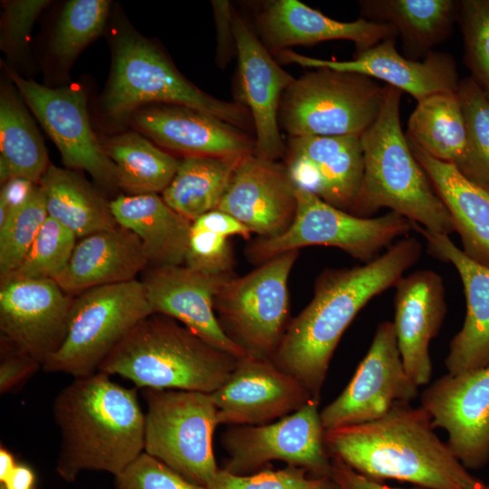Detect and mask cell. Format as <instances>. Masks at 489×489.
Here are the masks:
<instances>
[{
	"label": "cell",
	"instance_id": "f907efd6",
	"mask_svg": "<svg viewBox=\"0 0 489 489\" xmlns=\"http://www.w3.org/2000/svg\"><path fill=\"white\" fill-rule=\"evenodd\" d=\"M14 455L5 447L0 448V484H3L10 476L16 466Z\"/></svg>",
	"mask_w": 489,
	"mask_h": 489
},
{
	"label": "cell",
	"instance_id": "277c9868",
	"mask_svg": "<svg viewBox=\"0 0 489 489\" xmlns=\"http://www.w3.org/2000/svg\"><path fill=\"white\" fill-rule=\"evenodd\" d=\"M401 95L386 85L378 118L360 135L364 172L351 214L371 217L388 207L431 232L448 235L455 232L453 219L403 133Z\"/></svg>",
	"mask_w": 489,
	"mask_h": 489
},
{
	"label": "cell",
	"instance_id": "836d02e7",
	"mask_svg": "<svg viewBox=\"0 0 489 489\" xmlns=\"http://www.w3.org/2000/svg\"><path fill=\"white\" fill-rule=\"evenodd\" d=\"M101 145L116 167L118 187L128 195L162 193L179 165V160L138 132L108 138Z\"/></svg>",
	"mask_w": 489,
	"mask_h": 489
},
{
	"label": "cell",
	"instance_id": "7a4b0ae2",
	"mask_svg": "<svg viewBox=\"0 0 489 489\" xmlns=\"http://www.w3.org/2000/svg\"><path fill=\"white\" fill-rule=\"evenodd\" d=\"M410 403H396L374 421L325 430L329 454L376 481L394 479L425 489H483L485 484L439 439L430 415Z\"/></svg>",
	"mask_w": 489,
	"mask_h": 489
},
{
	"label": "cell",
	"instance_id": "83f0119b",
	"mask_svg": "<svg viewBox=\"0 0 489 489\" xmlns=\"http://www.w3.org/2000/svg\"><path fill=\"white\" fill-rule=\"evenodd\" d=\"M460 235L463 252L489 267V188L464 176L454 165L434 158L409 143Z\"/></svg>",
	"mask_w": 489,
	"mask_h": 489
},
{
	"label": "cell",
	"instance_id": "ba28073f",
	"mask_svg": "<svg viewBox=\"0 0 489 489\" xmlns=\"http://www.w3.org/2000/svg\"><path fill=\"white\" fill-rule=\"evenodd\" d=\"M151 314L141 280L82 292L74 297L62 345L43 369L74 379L94 374L127 335Z\"/></svg>",
	"mask_w": 489,
	"mask_h": 489
},
{
	"label": "cell",
	"instance_id": "52a82bcc",
	"mask_svg": "<svg viewBox=\"0 0 489 489\" xmlns=\"http://www.w3.org/2000/svg\"><path fill=\"white\" fill-rule=\"evenodd\" d=\"M386 92L372 78L315 68L283 94L279 121L291 137L360 136L378 118Z\"/></svg>",
	"mask_w": 489,
	"mask_h": 489
},
{
	"label": "cell",
	"instance_id": "4316f807",
	"mask_svg": "<svg viewBox=\"0 0 489 489\" xmlns=\"http://www.w3.org/2000/svg\"><path fill=\"white\" fill-rule=\"evenodd\" d=\"M149 264L139 238L118 225L82 237L65 269L54 279L67 293L137 279Z\"/></svg>",
	"mask_w": 489,
	"mask_h": 489
},
{
	"label": "cell",
	"instance_id": "cb8c5ba5",
	"mask_svg": "<svg viewBox=\"0 0 489 489\" xmlns=\"http://www.w3.org/2000/svg\"><path fill=\"white\" fill-rule=\"evenodd\" d=\"M394 327L403 365L419 387L432 376L429 343L446 313L442 277L432 270H417L394 285Z\"/></svg>",
	"mask_w": 489,
	"mask_h": 489
},
{
	"label": "cell",
	"instance_id": "9c48e42d",
	"mask_svg": "<svg viewBox=\"0 0 489 489\" xmlns=\"http://www.w3.org/2000/svg\"><path fill=\"white\" fill-rule=\"evenodd\" d=\"M144 452L187 480L208 487L219 468L213 451L218 426L210 394L144 388Z\"/></svg>",
	"mask_w": 489,
	"mask_h": 489
},
{
	"label": "cell",
	"instance_id": "ffe728a7",
	"mask_svg": "<svg viewBox=\"0 0 489 489\" xmlns=\"http://www.w3.org/2000/svg\"><path fill=\"white\" fill-rule=\"evenodd\" d=\"M231 26L238 57L241 92L255 129L254 154L264 159L276 160L284 156L286 149L280 134V103L294 78L280 67L233 9Z\"/></svg>",
	"mask_w": 489,
	"mask_h": 489
},
{
	"label": "cell",
	"instance_id": "5bb4252c",
	"mask_svg": "<svg viewBox=\"0 0 489 489\" xmlns=\"http://www.w3.org/2000/svg\"><path fill=\"white\" fill-rule=\"evenodd\" d=\"M8 75L55 143L65 167L88 172L107 188L119 187L116 167L92 130L84 90L77 86L49 88L10 70Z\"/></svg>",
	"mask_w": 489,
	"mask_h": 489
},
{
	"label": "cell",
	"instance_id": "d6a6232c",
	"mask_svg": "<svg viewBox=\"0 0 489 489\" xmlns=\"http://www.w3.org/2000/svg\"><path fill=\"white\" fill-rule=\"evenodd\" d=\"M243 158L185 157L162 198L176 212L195 221L217 208Z\"/></svg>",
	"mask_w": 489,
	"mask_h": 489
},
{
	"label": "cell",
	"instance_id": "8d00e7d4",
	"mask_svg": "<svg viewBox=\"0 0 489 489\" xmlns=\"http://www.w3.org/2000/svg\"><path fill=\"white\" fill-rule=\"evenodd\" d=\"M110 1L71 0L59 16L50 46L53 55L68 65L103 31Z\"/></svg>",
	"mask_w": 489,
	"mask_h": 489
},
{
	"label": "cell",
	"instance_id": "8fae6325",
	"mask_svg": "<svg viewBox=\"0 0 489 489\" xmlns=\"http://www.w3.org/2000/svg\"><path fill=\"white\" fill-rule=\"evenodd\" d=\"M298 254L284 253L243 277H231L215 298L222 328L251 355L271 360L283 337L288 278Z\"/></svg>",
	"mask_w": 489,
	"mask_h": 489
},
{
	"label": "cell",
	"instance_id": "d4e9b609",
	"mask_svg": "<svg viewBox=\"0 0 489 489\" xmlns=\"http://www.w3.org/2000/svg\"><path fill=\"white\" fill-rule=\"evenodd\" d=\"M413 230L427 241L432 256L457 270L466 300V314L454 336L445 360L448 374L458 375L489 366V267L464 254L447 235L431 232L413 223Z\"/></svg>",
	"mask_w": 489,
	"mask_h": 489
},
{
	"label": "cell",
	"instance_id": "d6986e66",
	"mask_svg": "<svg viewBox=\"0 0 489 489\" xmlns=\"http://www.w3.org/2000/svg\"><path fill=\"white\" fill-rule=\"evenodd\" d=\"M284 155L295 187L351 214L364 172L360 136L291 137Z\"/></svg>",
	"mask_w": 489,
	"mask_h": 489
},
{
	"label": "cell",
	"instance_id": "ab89813d",
	"mask_svg": "<svg viewBox=\"0 0 489 489\" xmlns=\"http://www.w3.org/2000/svg\"><path fill=\"white\" fill-rule=\"evenodd\" d=\"M465 61L472 78L489 95V0L458 2Z\"/></svg>",
	"mask_w": 489,
	"mask_h": 489
},
{
	"label": "cell",
	"instance_id": "8992f818",
	"mask_svg": "<svg viewBox=\"0 0 489 489\" xmlns=\"http://www.w3.org/2000/svg\"><path fill=\"white\" fill-rule=\"evenodd\" d=\"M152 102L189 107L242 129L252 119L246 107L218 100L188 82L154 43L137 33L122 31L114 41L101 112L121 119Z\"/></svg>",
	"mask_w": 489,
	"mask_h": 489
},
{
	"label": "cell",
	"instance_id": "ac0fdd59",
	"mask_svg": "<svg viewBox=\"0 0 489 489\" xmlns=\"http://www.w3.org/2000/svg\"><path fill=\"white\" fill-rule=\"evenodd\" d=\"M230 273H206L185 264L153 266L141 280L152 314L181 322L212 346L237 359L249 353L234 341L215 314V298Z\"/></svg>",
	"mask_w": 489,
	"mask_h": 489
},
{
	"label": "cell",
	"instance_id": "c3c4849f",
	"mask_svg": "<svg viewBox=\"0 0 489 489\" xmlns=\"http://www.w3.org/2000/svg\"><path fill=\"white\" fill-rule=\"evenodd\" d=\"M195 221L227 237L240 235L248 238L251 234L250 230L234 216L217 209L202 215Z\"/></svg>",
	"mask_w": 489,
	"mask_h": 489
},
{
	"label": "cell",
	"instance_id": "2e32d148",
	"mask_svg": "<svg viewBox=\"0 0 489 489\" xmlns=\"http://www.w3.org/2000/svg\"><path fill=\"white\" fill-rule=\"evenodd\" d=\"M420 404L434 427L446 431V445L466 469L489 462V366L440 377L422 392Z\"/></svg>",
	"mask_w": 489,
	"mask_h": 489
},
{
	"label": "cell",
	"instance_id": "e0dca14e",
	"mask_svg": "<svg viewBox=\"0 0 489 489\" xmlns=\"http://www.w3.org/2000/svg\"><path fill=\"white\" fill-rule=\"evenodd\" d=\"M210 396L218 425L230 426L272 423L313 399L296 379L271 360L251 354L237 360L226 381Z\"/></svg>",
	"mask_w": 489,
	"mask_h": 489
},
{
	"label": "cell",
	"instance_id": "4fadbf2b",
	"mask_svg": "<svg viewBox=\"0 0 489 489\" xmlns=\"http://www.w3.org/2000/svg\"><path fill=\"white\" fill-rule=\"evenodd\" d=\"M418 386L407 373L393 321H382L344 390L321 411L325 430L374 421L399 402H411Z\"/></svg>",
	"mask_w": 489,
	"mask_h": 489
},
{
	"label": "cell",
	"instance_id": "60d3db41",
	"mask_svg": "<svg viewBox=\"0 0 489 489\" xmlns=\"http://www.w3.org/2000/svg\"><path fill=\"white\" fill-rule=\"evenodd\" d=\"M208 489H338L331 477H313L302 467L287 465L282 469L264 468L236 475L218 470Z\"/></svg>",
	"mask_w": 489,
	"mask_h": 489
},
{
	"label": "cell",
	"instance_id": "7dc6e473",
	"mask_svg": "<svg viewBox=\"0 0 489 489\" xmlns=\"http://www.w3.org/2000/svg\"><path fill=\"white\" fill-rule=\"evenodd\" d=\"M331 477L338 489H404L392 487L358 473L340 458L331 455ZM483 489H489V484Z\"/></svg>",
	"mask_w": 489,
	"mask_h": 489
},
{
	"label": "cell",
	"instance_id": "44dd1931",
	"mask_svg": "<svg viewBox=\"0 0 489 489\" xmlns=\"http://www.w3.org/2000/svg\"><path fill=\"white\" fill-rule=\"evenodd\" d=\"M295 190L285 165L250 154L239 162L216 209L234 216L251 233L273 237L294 219Z\"/></svg>",
	"mask_w": 489,
	"mask_h": 489
},
{
	"label": "cell",
	"instance_id": "484cf974",
	"mask_svg": "<svg viewBox=\"0 0 489 489\" xmlns=\"http://www.w3.org/2000/svg\"><path fill=\"white\" fill-rule=\"evenodd\" d=\"M258 24L264 42L278 51L294 44L349 40L359 53L398 36L388 24L364 18L340 22L297 0L270 2L260 14Z\"/></svg>",
	"mask_w": 489,
	"mask_h": 489
},
{
	"label": "cell",
	"instance_id": "3957f363",
	"mask_svg": "<svg viewBox=\"0 0 489 489\" xmlns=\"http://www.w3.org/2000/svg\"><path fill=\"white\" fill-rule=\"evenodd\" d=\"M53 413L61 434L55 469L66 482L87 470L115 477L144 452L145 413L137 391L108 374L74 379L55 397Z\"/></svg>",
	"mask_w": 489,
	"mask_h": 489
},
{
	"label": "cell",
	"instance_id": "f546056e",
	"mask_svg": "<svg viewBox=\"0 0 489 489\" xmlns=\"http://www.w3.org/2000/svg\"><path fill=\"white\" fill-rule=\"evenodd\" d=\"M364 19L392 25L405 57L418 61L449 37L458 17L453 0H369L360 3Z\"/></svg>",
	"mask_w": 489,
	"mask_h": 489
},
{
	"label": "cell",
	"instance_id": "7402d4cb",
	"mask_svg": "<svg viewBox=\"0 0 489 489\" xmlns=\"http://www.w3.org/2000/svg\"><path fill=\"white\" fill-rule=\"evenodd\" d=\"M279 54L284 62L308 68L324 67L379 79L409 93L417 101L436 93L455 92L459 84L456 65L450 54L432 52L423 61L409 60L398 53L395 38L359 52L350 61L312 58L288 49L279 51Z\"/></svg>",
	"mask_w": 489,
	"mask_h": 489
},
{
	"label": "cell",
	"instance_id": "bcb514c9",
	"mask_svg": "<svg viewBox=\"0 0 489 489\" xmlns=\"http://www.w3.org/2000/svg\"><path fill=\"white\" fill-rule=\"evenodd\" d=\"M38 184L14 177L2 185L0 193V226L30 198Z\"/></svg>",
	"mask_w": 489,
	"mask_h": 489
},
{
	"label": "cell",
	"instance_id": "5b68a950",
	"mask_svg": "<svg viewBox=\"0 0 489 489\" xmlns=\"http://www.w3.org/2000/svg\"><path fill=\"white\" fill-rule=\"evenodd\" d=\"M237 360L175 319L151 314L114 349L99 371L120 375L143 389L211 394L226 381Z\"/></svg>",
	"mask_w": 489,
	"mask_h": 489
},
{
	"label": "cell",
	"instance_id": "603a6c76",
	"mask_svg": "<svg viewBox=\"0 0 489 489\" xmlns=\"http://www.w3.org/2000/svg\"><path fill=\"white\" fill-rule=\"evenodd\" d=\"M129 118L139 131L185 157L241 158L254 154L255 140L242 129L189 107H146L135 110Z\"/></svg>",
	"mask_w": 489,
	"mask_h": 489
},
{
	"label": "cell",
	"instance_id": "9a60e30c",
	"mask_svg": "<svg viewBox=\"0 0 489 489\" xmlns=\"http://www.w3.org/2000/svg\"><path fill=\"white\" fill-rule=\"evenodd\" d=\"M73 300L53 279L2 281V345L27 355L43 368L65 338Z\"/></svg>",
	"mask_w": 489,
	"mask_h": 489
},
{
	"label": "cell",
	"instance_id": "1f68e13d",
	"mask_svg": "<svg viewBox=\"0 0 489 489\" xmlns=\"http://www.w3.org/2000/svg\"><path fill=\"white\" fill-rule=\"evenodd\" d=\"M406 137L429 156L460 169L466 153V129L457 91L436 93L417 101Z\"/></svg>",
	"mask_w": 489,
	"mask_h": 489
},
{
	"label": "cell",
	"instance_id": "816d5d0a",
	"mask_svg": "<svg viewBox=\"0 0 489 489\" xmlns=\"http://www.w3.org/2000/svg\"><path fill=\"white\" fill-rule=\"evenodd\" d=\"M0 489H5L2 484H0Z\"/></svg>",
	"mask_w": 489,
	"mask_h": 489
},
{
	"label": "cell",
	"instance_id": "30bf717a",
	"mask_svg": "<svg viewBox=\"0 0 489 489\" xmlns=\"http://www.w3.org/2000/svg\"><path fill=\"white\" fill-rule=\"evenodd\" d=\"M297 207L286 231L255 241L248 250L255 262L309 245L340 248L353 258L369 263L398 236L413 230L412 222L390 211L378 217H361L337 208L314 194L296 187Z\"/></svg>",
	"mask_w": 489,
	"mask_h": 489
},
{
	"label": "cell",
	"instance_id": "d590c367",
	"mask_svg": "<svg viewBox=\"0 0 489 489\" xmlns=\"http://www.w3.org/2000/svg\"><path fill=\"white\" fill-rule=\"evenodd\" d=\"M457 95L466 129V153L458 170L489 188V95L472 77L459 82Z\"/></svg>",
	"mask_w": 489,
	"mask_h": 489
},
{
	"label": "cell",
	"instance_id": "f6af8a7d",
	"mask_svg": "<svg viewBox=\"0 0 489 489\" xmlns=\"http://www.w3.org/2000/svg\"><path fill=\"white\" fill-rule=\"evenodd\" d=\"M0 363V392L6 393L25 382L38 368L36 361L12 348L3 346Z\"/></svg>",
	"mask_w": 489,
	"mask_h": 489
},
{
	"label": "cell",
	"instance_id": "ee69618b",
	"mask_svg": "<svg viewBox=\"0 0 489 489\" xmlns=\"http://www.w3.org/2000/svg\"><path fill=\"white\" fill-rule=\"evenodd\" d=\"M50 4L48 0H12L5 3L1 21V48L19 54L28 48L33 26Z\"/></svg>",
	"mask_w": 489,
	"mask_h": 489
},
{
	"label": "cell",
	"instance_id": "681fc988",
	"mask_svg": "<svg viewBox=\"0 0 489 489\" xmlns=\"http://www.w3.org/2000/svg\"><path fill=\"white\" fill-rule=\"evenodd\" d=\"M2 484L5 489H35V475L25 464H17L10 476Z\"/></svg>",
	"mask_w": 489,
	"mask_h": 489
},
{
	"label": "cell",
	"instance_id": "f35d334b",
	"mask_svg": "<svg viewBox=\"0 0 489 489\" xmlns=\"http://www.w3.org/2000/svg\"><path fill=\"white\" fill-rule=\"evenodd\" d=\"M45 197L39 184L27 202L0 226V279L22 263L47 219Z\"/></svg>",
	"mask_w": 489,
	"mask_h": 489
},
{
	"label": "cell",
	"instance_id": "b9f144b4",
	"mask_svg": "<svg viewBox=\"0 0 489 489\" xmlns=\"http://www.w3.org/2000/svg\"><path fill=\"white\" fill-rule=\"evenodd\" d=\"M227 238L193 221L184 264L206 273H229L233 259Z\"/></svg>",
	"mask_w": 489,
	"mask_h": 489
},
{
	"label": "cell",
	"instance_id": "6da1fadb",
	"mask_svg": "<svg viewBox=\"0 0 489 489\" xmlns=\"http://www.w3.org/2000/svg\"><path fill=\"white\" fill-rule=\"evenodd\" d=\"M421 251L417 238L406 236L364 265L322 273L313 298L289 322L271 360L320 402L331 357L345 330L373 297L394 287L419 260Z\"/></svg>",
	"mask_w": 489,
	"mask_h": 489
},
{
	"label": "cell",
	"instance_id": "74e56055",
	"mask_svg": "<svg viewBox=\"0 0 489 489\" xmlns=\"http://www.w3.org/2000/svg\"><path fill=\"white\" fill-rule=\"evenodd\" d=\"M76 239L73 232L47 217L22 263L5 280H54L67 266L77 244Z\"/></svg>",
	"mask_w": 489,
	"mask_h": 489
},
{
	"label": "cell",
	"instance_id": "7c38bea8",
	"mask_svg": "<svg viewBox=\"0 0 489 489\" xmlns=\"http://www.w3.org/2000/svg\"><path fill=\"white\" fill-rule=\"evenodd\" d=\"M319 403L312 399L272 423L228 427L221 436L228 455L223 469L246 475L280 460L304 468L313 477H331V457L324 442Z\"/></svg>",
	"mask_w": 489,
	"mask_h": 489
},
{
	"label": "cell",
	"instance_id": "e575fe53",
	"mask_svg": "<svg viewBox=\"0 0 489 489\" xmlns=\"http://www.w3.org/2000/svg\"><path fill=\"white\" fill-rule=\"evenodd\" d=\"M0 162L10 179L39 184L50 166L43 140L30 114L15 93L4 88L0 95Z\"/></svg>",
	"mask_w": 489,
	"mask_h": 489
},
{
	"label": "cell",
	"instance_id": "f1b7e54d",
	"mask_svg": "<svg viewBox=\"0 0 489 489\" xmlns=\"http://www.w3.org/2000/svg\"><path fill=\"white\" fill-rule=\"evenodd\" d=\"M110 205L118 225L139 238L149 264H185L192 222L172 209L162 197L121 195Z\"/></svg>",
	"mask_w": 489,
	"mask_h": 489
},
{
	"label": "cell",
	"instance_id": "7bdbcfd3",
	"mask_svg": "<svg viewBox=\"0 0 489 489\" xmlns=\"http://www.w3.org/2000/svg\"><path fill=\"white\" fill-rule=\"evenodd\" d=\"M115 489H208L196 484L143 452L115 476Z\"/></svg>",
	"mask_w": 489,
	"mask_h": 489
},
{
	"label": "cell",
	"instance_id": "4dcf8cb0",
	"mask_svg": "<svg viewBox=\"0 0 489 489\" xmlns=\"http://www.w3.org/2000/svg\"><path fill=\"white\" fill-rule=\"evenodd\" d=\"M39 186L44 194L48 217L77 237L118 226L110 202L74 171L50 164Z\"/></svg>",
	"mask_w": 489,
	"mask_h": 489
}]
</instances>
